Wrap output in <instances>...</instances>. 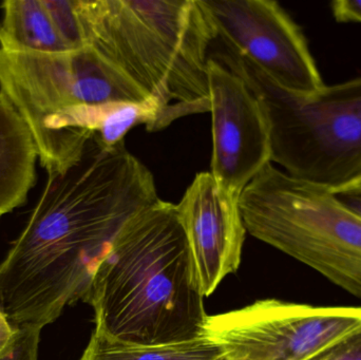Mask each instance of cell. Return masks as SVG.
<instances>
[{
	"mask_svg": "<svg viewBox=\"0 0 361 360\" xmlns=\"http://www.w3.org/2000/svg\"><path fill=\"white\" fill-rule=\"evenodd\" d=\"M159 199L152 171L124 143L107 148L91 137L76 162L49 173L0 262V309L18 327L44 328L67 306L86 302L118 232Z\"/></svg>",
	"mask_w": 361,
	"mask_h": 360,
	"instance_id": "obj_1",
	"label": "cell"
},
{
	"mask_svg": "<svg viewBox=\"0 0 361 360\" xmlns=\"http://www.w3.org/2000/svg\"><path fill=\"white\" fill-rule=\"evenodd\" d=\"M204 298L177 204L159 199L118 232L86 304L108 340L165 346L204 337Z\"/></svg>",
	"mask_w": 361,
	"mask_h": 360,
	"instance_id": "obj_2",
	"label": "cell"
},
{
	"mask_svg": "<svg viewBox=\"0 0 361 360\" xmlns=\"http://www.w3.org/2000/svg\"><path fill=\"white\" fill-rule=\"evenodd\" d=\"M85 46L161 110V130L210 111L207 66L216 34L200 0H74Z\"/></svg>",
	"mask_w": 361,
	"mask_h": 360,
	"instance_id": "obj_3",
	"label": "cell"
},
{
	"mask_svg": "<svg viewBox=\"0 0 361 360\" xmlns=\"http://www.w3.org/2000/svg\"><path fill=\"white\" fill-rule=\"evenodd\" d=\"M214 58L240 76L262 106L271 160L284 173L329 190L360 177L361 77L293 92L225 46Z\"/></svg>",
	"mask_w": 361,
	"mask_h": 360,
	"instance_id": "obj_4",
	"label": "cell"
},
{
	"mask_svg": "<svg viewBox=\"0 0 361 360\" xmlns=\"http://www.w3.org/2000/svg\"><path fill=\"white\" fill-rule=\"evenodd\" d=\"M246 232L361 299V219L330 190L269 164L239 198Z\"/></svg>",
	"mask_w": 361,
	"mask_h": 360,
	"instance_id": "obj_5",
	"label": "cell"
},
{
	"mask_svg": "<svg viewBox=\"0 0 361 360\" xmlns=\"http://www.w3.org/2000/svg\"><path fill=\"white\" fill-rule=\"evenodd\" d=\"M0 92L23 116L36 145L48 125L70 108L156 103L91 46L61 53L0 49Z\"/></svg>",
	"mask_w": 361,
	"mask_h": 360,
	"instance_id": "obj_6",
	"label": "cell"
},
{
	"mask_svg": "<svg viewBox=\"0 0 361 360\" xmlns=\"http://www.w3.org/2000/svg\"><path fill=\"white\" fill-rule=\"evenodd\" d=\"M360 327V306L264 299L208 316L204 337L225 360H309Z\"/></svg>",
	"mask_w": 361,
	"mask_h": 360,
	"instance_id": "obj_7",
	"label": "cell"
},
{
	"mask_svg": "<svg viewBox=\"0 0 361 360\" xmlns=\"http://www.w3.org/2000/svg\"><path fill=\"white\" fill-rule=\"evenodd\" d=\"M216 42L247 58L288 91L311 93L324 86L307 39L273 0H200Z\"/></svg>",
	"mask_w": 361,
	"mask_h": 360,
	"instance_id": "obj_8",
	"label": "cell"
},
{
	"mask_svg": "<svg viewBox=\"0 0 361 360\" xmlns=\"http://www.w3.org/2000/svg\"><path fill=\"white\" fill-rule=\"evenodd\" d=\"M208 88L212 113V154L209 173L240 197L271 164V139L262 106L246 82L209 56Z\"/></svg>",
	"mask_w": 361,
	"mask_h": 360,
	"instance_id": "obj_9",
	"label": "cell"
},
{
	"mask_svg": "<svg viewBox=\"0 0 361 360\" xmlns=\"http://www.w3.org/2000/svg\"><path fill=\"white\" fill-rule=\"evenodd\" d=\"M239 198L212 173H200L177 204L204 297L241 264L246 228Z\"/></svg>",
	"mask_w": 361,
	"mask_h": 360,
	"instance_id": "obj_10",
	"label": "cell"
},
{
	"mask_svg": "<svg viewBox=\"0 0 361 360\" xmlns=\"http://www.w3.org/2000/svg\"><path fill=\"white\" fill-rule=\"evenodd\" d=\"M38 158L29 126L0 92V217L27 202L35 185Z\"/></svg>",
	"mask_w": 361,
	"mask_h": 360,
	"instance_id": "obj_11",
	"label": "cell"
},
{
	"mask_svg": "<svg viewBox=\"0 0 361 360\" xmlns=\"http://www.w3.org/2000/svg\"><path fill=\"white\" fill-rule=\"evenodd\" d=\"M0 49L12 52L69 51L44 0H6L1 4Z\"/></svg>",
	"mask_w": 361,
	"mask_h": 360,
	"instance_id": "obj_12",
	"label": "cell"
},
{
	"mask_svg": "<svg viewBox=\"0 0 361 360\" xmlns=\"http://www.w3.org/2000/svg\"><path fill=\"white\" fill-rule=\"evenodd\" d=\"M222 351L207 338L165 346H135L93 331L80 360H221Z\"/></svg>",
	"mask_w": 361,
	"mask_h": 360,
	"instance_id": "obj_13",
	"label": "cell"
},
{
	"mask_svg": "<svg viewBox=\"0 0 361 360\" xmlns=\"http://www.w3.org/2000/svg\"><path fill=\"white\" fill-rule=\"evenodd\" d=\"M44 4L50 12L56 25L59 35L69 50L84 48L82 30L76 13L74 0H44Z\"/></svg>",
	"mask_w": 361,
	"mask_h": 360,
	"instance_id": "obj_14",
	"label": "cell"
},
{
	"mask_svg": "<svg viewBox=\"0 0 361 360\" xmlns=\"http://www.w3.org/2000/svg\"><path fill=\"white\" fill-rule=\"evenodd\" d=\"M42 327L20 325L13 342L0 353V360H38Z\"/></svg>",
	"mask_w": 361,
	"mask_h": 360,
	"instance_id": "obj_15",
	"label": "cell"
},
{
	"mask_svg": "<svg viewBox=\"0 0 361 360\" xmlns=\"http://www.w3.org/2000/svg\"><path fill=\"white\" fill-rule=\"evenodd\" d=\"M309 360H361V327L333 342Z\"/></svg>",
	"mask_w": 361,
	"mask_h": 360,
	"instance_id": "obj_16",
	"label": "cell"
},
{
	"mask_svg": "<svg viewBox=\"0 0 361 360\" xmlns=\"http://www.w3.org/2000/svg\"><path fill=\"white\" fill-rule=\"evenodd\" d=\"M330 192L339 204L361 219V175Z\"/></svg>",
	"mask_w": 361,
	"mask_h": 360,
	"instance_id": "obj_17",
	"label": "cell"
},
{
	"mask_svg": "<svg viewBox=\"0 0 361 360\" xmlns=\"http://www.w3.org/2000/svg\"><path fill=\"white\" fill-rule=\"evenodd\" d=\"M331 8L338 23H361V0H336L331 4Z\"/></svg>",
	"mask_w": 361,
	"mask_h": 360,
	"instance_id": "obj_18",
	"label": "cell"
},
{
	"mask_svg": "<svg viewBox=\"0 0 361 360\" xmlns=\"http://www.w3.org/2000/svg\"><path fill=\"white\" fill-rule=\"evenodd\" d=\"M18 325H15L0 309V353L4 352L16 335Z\"/></svg>",
	"mask_w": 361,
	"mask_h": 360,
	"instance_id": "obj_19",
	"label": "cell"
},
{
	"mask_svg": "<svg viewBox=\"0 0 361 360\" xmlns=\"http://www.w3.org/2000/svg\"><path fill=\"white\" fill-rule=\"evenodd\" d=\"M221 360H225L224 357H223V359H221Z\"/></svg>",
	"mask_w": 361,
	"mask_h": 360,
	"instance_id": "obj_20",
	"label": "cell"
}]
</instances>
